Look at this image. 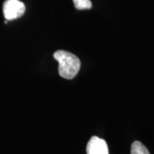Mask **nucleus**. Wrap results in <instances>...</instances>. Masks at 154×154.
<instances>
[{
    "label": "nucleus",
    "instance_id": "4",
    "mask_svg": "<svg viewBox=\"0 0 154 154\" xmlns=\"http://www.w3.org/2000/svg\"><path fill=\"white\" fill-rule=\"evenodd\" d=\"M131 154H150V152L141 142L134 141L131 146Z\"/></svg>",
    "mask_w": 154,
    "mask_h": 154
},
{
    "label": "nucleus",
    "instance_id": "3",
    "mask_svg": "<svg viewBox=\"0 0 154 154\" xmlns=\"http://www.w3.org/2000/svg\"><path fill=\"white\" fill-rule=\"evenodd\" d=\"M87 154H109L108 146L105 140L93 136L87 145Z\"/></svg>",
    "mask_w": 154,
    "mask_h": 154
},
{
    "label": "nucleus",
    "instance_id": "5",
    "mask_svg": "<svg viewBox=\"0 0 154 154\" xmlns=\"http://www.w3.org/2000/svg\"><path fill=\"white\" fill-rule=\"evenodd\" d=\"M75 7L77 10H90L92 8V3L90 0H73Z\"/></svg>",
    "mask_w": 154,
    "mask_h": 154
},
{
    "label": "nucleus",
    "instance_id": "2",
    "mask_svg": "<svg viewBox=\"0 0 154 154\" xmlns=\"http://www.w3.org/2000/svg\"><path fill=\"white\" fill-rule=\"evenodd\" d=\"M25 5L20 0H6L3 5L4 16L7 21H12L23 16L25 13Z\"/></svg>",
    "mask_w": 154,
    "mask_h": 154
},
{
    "label": "nucleus",
    "instance_id": "1",
    "mask_svg": "<svg viewBox=\"0 0 154 154\" xmlns=\"http://www.w3.org/2000/svg\"><path fill=\"white\" fill-rule=\"evenodd\" d=\"M54 58L58 62V73L61 77L71 80L75 77L81 69V61L75 54L66 51H57L54 53Z\"/></svg>",
    "mask_w": 154,
    "mask_h": 154
}]
</instances>
